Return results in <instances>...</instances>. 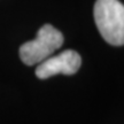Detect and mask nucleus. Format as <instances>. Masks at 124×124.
Segmentation results:
<instances>
[{
  "instance_id": "1",
  "label": "nucleus",
  "mask_w": 124,
  "mask_h": 124,
  "mask_svg": "<svg viewBox=\"0 0 124 124\" xmlns=\"http://www.w3.org/2000/svg\"><path fill=\"white\" fill-rule=\"evenodd\" d=\"M93 14L102 38L114 46L124 45V5L120 0H97Z\"/></svg>"
},
{
  "instance_id": "3",
  "label": "nucleus",
  "mask_w": 124,
  "mask_h": 124,
  "mask_svg": "<svg viewBox=\"0 0 124 124\" xmlns=\"http://www.w3.org/2000/svg\"><path fill=\"white\" fill-rule=\"evenodd\" d=\"M80 64L82 59L79 54L72 49H68L40 62L36 68V76L40 79H46L59 74L74 75L78 71Z\"/></svg>"
},
{
  "instance_id": "2",
  "label": "nucleus",
  "mask_w": 124,
  "mask_h": 124,
  "mask_svg": "<svg viewBox=\"0 0 124 124\" xmlns=\"http://www.w3.org/2000/svg\"><path fill=\"white\" fill-rule=\"evenodd\" d=\"M63 44V35L51 24H45L37 32L33 40L20 47V58L27 66L39 64L52 56Z\"/></svg>"
}]
</instances>
